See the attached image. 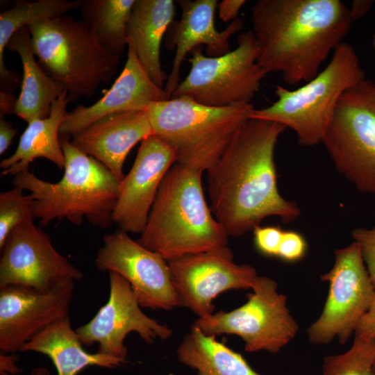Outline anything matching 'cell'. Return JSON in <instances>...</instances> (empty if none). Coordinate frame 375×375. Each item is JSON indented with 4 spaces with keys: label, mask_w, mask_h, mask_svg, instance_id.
<instances>
[{
    "label": "cell",
    "mask_w": 375,
    "mask_h": 375,
    "mask_svg": "<svg viewBox=\"0 0 375 375\" xmlns=\"http://www.w3.org/2000/svg\"><path fill=\"white\" fill-rule=\"evenodd\" d=\"M286 128L249 118L207 171L210 210L229 237L239 238L268 217L294 221L300 209L284 199L277 185L274 151Z\"/></svg>",
    "instance_id": "6da1fadb"
},
{
    "label": "cell",
    "mask_w": 375,
    "mask_h": 375,
    "mask_svg": "<svg viewBox=\"0 0 375 375\" xmlns=\"http://www.w3.org/2000/svg\"><path fill=\"white\" fill-rule=\"evenodd\" d=\"M251 22L258 64L291 85L318 74L353 23L349 8L340 0H258Z\"/></svg>",
    "instance_id": "7a4b0ae2"
},
{
    "label": "cell",
    "mask_w": 375,
    "mask_h": 375,
    "mask_svg": "<svg viewBox=\"0 0 375 375\" xmlns=\"http://www.w3.org/2000/svg\"><path fill=\"white\" fill-rule=\"evenodd\" d=\"M64 174L56 183L44 181L29 169L12 179L14 187L30 192L33 213L40 226L66 219L81 226L85 219L93 226L109 228L121 181L102 163L86 155L67 138L60 141Z\"/></svg>",
    "instance_id": "3957f363"
},
{
    "label": "cell",
    "mask_w": 375,
    "mask_h": 375,
    "mask_svg": "<svg viewBox=\"0 0 375 375\" xmlns=\"http://www.w3.org/2000/svg\"><path fill=\"white\" fill-rule=\"evenodd\" d=\"M201 172L175 163L159 187L138 242L167 261L228 244L203 192Z\"/></svg>",
    "instance_id": "277c9868"
},
{
    "label": "cell",
    "mask_w": 375,
    "mask_h": 375,
    "mask_svg": "<svg viewBox=\"0 0 375 375\" xmlns=\"http://www.w3.org/2000/svg\"><path fill=\"white\" fill-rule=\"evenodd\" d=\"M254 109L251 103L208 106L183 96L153 102L146 111L153 134L174 150L176 163L203 172L220 158Z\"/></svg>",
    "instance_id": "5b68a950"
},
{
    "label": "cell",
    "mask_w": 375,
    "mask_h": 375,
    "mask_svg": "<svg viewBox=\"0 0 375 375\" xmlns=\"http://www.w3.org/2000/svg\"><path fill=\"white\" fill-rule=\"evenodd\" d=\"M26 27L39 65L71 101L92 96L116 73L119 58L100 44L82 19L65 14Z\"/></svg>",
    "instance_id": "8992f818"
},
{
    "label": "cell",
    "mask_w": 375,
    "mask_h": 375,
    "mask_svg": "<svg viewBox=\"0 0 375 375\" xmlns=\"http://www.w3.org/2000/svg\"><path fill=\"white\" fill-rule=\"evenodd\" d=\"M364 79L354 48L344 42L317 76L294 90L277 85L276 101L268 107L255 108L250 118L292 129L302 146L317 145L322 142L341 97Z\"/></svg>",
    "instance_id": "52a82bcc"
},
{
    "label": "cell",
    "mask_w": 375,
    "mask_h": 375,
    "mask_svg": "<svg viewBox=\"0 0 375 375\" xmlns=\"http://www.w3.org/2000/svg\"><path fill=\"white\" fill-rule=\"evenodd\" d=\"M336 169L358 191L375 195V82L341 97L322 142Z\"/></svg>",
    "instance_id": "ba28073f"
},
{
    "label": "cell",
    "mask_w": 375,
    "mask_h": 375,
    "mask_svg": "<svg viewBox=\"0 0 375 375\" xmlns=\"http://www.w3.org/2000/svg\"><path fill=\"white\" fill-rule=\"evenodd\" d=\"M201 47L192 51L190 70L171 97L186 96L212 107L250 103L267 74L258 62L259 49L252 31L241 33L238 47L221 56H206Z\"/></svg>",
    "instance_id": "9c48e42d"
},
{
    "label": "cell",
    "mask_w": 375,
    "mask_h": 375,
    "mask_svg": "<svg viewBox=\"0 0 375 375\" xmlns=\"http://www.w3.org/2000/svg\"><path fill=\"white\" fill-rule=\"evenodd\" d=\"M251 289L247 301L239 308L199 317L192 326L208 335H238L247 352L278 353L294 338L299 326L274 279L258 276Z\"/></svg>",
    "instance_id": "30bf717a"
},
{
    "label": "cell",
    "mask_w": 375,
    "mask_h": 375,
    "mask_svg": "<svg viewBox=\"0 0 375 375\" xmlns=\"http://www.w3.org/2000/svg\"><path fill=\"white\" fill-rule=\"evenodd\" d=\"M334 253L333 267L321 276L329 285L323 310L307 330L312 344H328L335 338L344 344L354 333L375 292L357 242L338 249Z\"/></svg>",
    "instance_id": "8fae6325"
},
{
    "label": "cell",
    "mask_w": 375,
    "mask_h": 375,
    "mask_svg": "<svg viewBox=\"0 0 375 375\" xmlns=\"http://www.w3.org/2000/svg\"><path fill=\"white\" fill-rule=\"evenodd\" d=\"M167 262L181 306L189 308L199 317L213 313L212 301L220 293L252 288L258 277L253 266L235 263L227 246Z\"/></svg>",
    "instance_id": "7c38bea8"
},
{
    "label": "cell",
    "mask_w": 375,
    "mask_h": 375,
    "mask_svg": "<svg viewBox=\"0 0 375 375\" xmlns=\"http://www.w3.org/2000/svg\"><path fill=\"white\" fill-rule=\"evenodd\" d=\"M98 269L115 272L131 285L142 308L172 310L181 306L168 262L119 230L106 235L94 260Z\"/></svg>",
    "instance_id": "4fadbf2b"
},
{
    "label": "cell",
    "mask_w": 375,
    "mask_h": 375,
    "mask_svg": "<svg viewBox=\"0 0 375 375\" xmlns=\"http://www.w3.org/2000/svg\"><path fill=\"white\" fill-rule=\"evenodd\" d=\"M0 288L22 286L48 292L82 272L53 247L49 235L33 223L14 228L1 249Z\"/></svg>",
    "instance_id": "5bb4252c"
},
{
    "label": "cell",
    "mask_w": 375,
    "mask_h": 375,
    "mask_svg": "<svg viewBox=\"0 0 375 375\" xmlns=\"http://www.w3.org/2000/svg\"><path fill=\"white\" fill-rule=\"evenodd\" d=\"M109 273V297L94 317L78 327L76 332L83 345L98 344V352L126 359L124 340L135 332L147 344L166 340L172 331L166 325L148 317L140 306L129 283L115 272Z\"/></svg>",
    "instance_id": "9a60e30c"
},
{
    "label": "cell",
    "mask_w": 375,
    "mask_h": 375,
    "mask_svg": "<svg viewBox=\"0 0 375 375\" xmlns=\"http://www.w3.org/2000/svg\"><path fill=\"white\" fill-rule=\"evenodd\" d=\"M74 281L48 292L8 285L0 288V351L13 353L47 327L69 315Z\"/></svg>",
    "instance_id": "2e32d148"
},
{
    "label": "cell",
    "mask_w": 375,
    "mask_h": 375,
    "mask_svg": "<svg viewBox=\"0 0 375 375\" xmlns=\"http://www.w3.org/2000/svg\"><path fill=\"white\" fill-rule=\"evenodd\" d=\"M175 163L174 150L158 136L143 140L131 169L120 183L113 224L128 233L141 234L160 183Z\"/></svg>",
    "instance_id": "e0dca14e"
},
{
    "label": "cell",
    "mask_w": 375,
    "mask_h": 375,
    "mask_svg": "<svg viewBox=\"0 0 375 375\" xmlns=\"http://www.w3.org/2000/svg\"><path fill=\"white\" fill-rule=\"evenodd\" d=\"M168 99L164 89L154 83L134 52L128 49L124 67L110 90L94 104L79 105L68 112L60 133L73 135L106 115L146 110L151 103Z\"/></svg>",
    "instance_id": "ac0fdd59"
},
{
    "label": "cell",
    "mask_w": 375,
    "mask_h": 375,
    "mask_svg": "<svg viewBox=\"0 0 375 375\" xmlns=\"http://www.w3.org/2000/svg\"><path fill=\"white\" fill-rule=\"evenodd\" d=\"M182 9L180 20L171 25L172 46L176 53L164 90L169 99L179 84V74L186 55L194 49L206 45V52L210 57H218L230 51L229 38L244 26L237 18L223 31L215 26L217 0H182L178 1Z\"/></svg>",
    "instance_id": "d6986e66"
},
{
    "label": "cell",
    "mask_w": 375,
    "mask_h": 375,
    "mask_svg": "<svg viewBox=\"0 0 375 375\" xmlns=\"http://www.w3.org/2000/svg\"><path fill=\"white\" fill-rule=\"evenodd\" d=\"M146 110L112 114L74 134L72 144L105 165L120 181L123 166L132 148L153 135Z\"/></svg>",
    "instance_id": "ffe728a7"
},
{
    "label": "cell",
    "mask_w": 375,
    "mask_h": 375,
    "mask_svg": "<svg viewBox=\"0 0 375 375\" xmlns=\"http://www.w3.org/2000/svg\"><path fill=\"white\" fill-rule=\"evenodd\" d=\"M174 15L172 0H135L127 25L128 49L134 52L151 80L160 88L167 79L161 67L160 44L174 22Z\"/></svg>",
    "instance_id": "44dd1931"
},
{
    "label": "cell",
    "mask_w": 375,
    "mask_h": 375,
    "mask_svg": "<svg viewBox=\"0 0 375 375\" xmlns=\"http://www.w3.org/2000/svg\"><path fill=\"white\" fill-rule=\"evenodd\" d=\"M83 346L67 315L25 343L19 351L37 352L48 356L58 375H77L90 366L112 369L122 366L126 360L99 352L91 353Z\"/></svg>",
    "instance_id": "7402d4cb"
},
{
    "label": "cell",
    "mask_w": 375,
    "mask_h": 375,
    "mask_svg": "<svg viewBox=\"0 0 375 375\" xmlns=\"http://www.w3.org/2000/svg\"><path fill=\"white\" fill-rule=\"evenodd\" d=\"M71 101L67 92L52 104L50 115L28 124L15 151L0 164L2 176H15L29 169L35 159L44 158L64 169L65 156L59 140L60 128L67 117V106Z\"/></svg>",
    "instance_id": "603a6c76"
},
{
    "label": "cell",
    "mask_w": 375,
    "mask_h": 375,
    "mask_svg": "<svg viewBox=\"0 0 375 375\" xmlns=\"http://www.w3.org/2000/svg\"><path fill=\"white\" fill-rule=\"evenodd\" d=\"M6 47L18 53L23 67L21 92L14 114L28 124L47 117L53 103L67 91L36 62L27 27L16 32Z\"/></svg>",
    "instance_id": "cb8c5ba5"
},
{
    "label": "cell",
    "mask_w": 375,
    "mask_h": 375,
    "mask_svg": "<svg viewBox=\"0 0 375 375\" xmlns=\"http://www.w3.org/2000/svg\"><path fill=\"white\" fill-rule=\"evenodd\" d=\"M181 362L197 375H260L238 353L192 326L176 349Z\"/></svg>",
    "instance_id": "d4e9b609"
},
{
    "label": "cell",
    "mask_w": 375,
    "mask_h": 375,
    "mask_svg": "<svg viewBox=\"0 0 375 375\" xmlns=\"http://www.w3.org/2000/svg\"><path fill=\"white\" fill-rule=\"evenodd\" d=\"M83 1L38 0L19 1L0 14V80L1 88L8 89L19 83V76L8 70L4 51L10 39L30 24L60 17L81 8Z\"/></svg>",
    "instance_id": "484cf974"
},
{
    "label": "cell",
    "mask_w": 375,
    "mask_h": 375,
    "mask_svg": "<svg viewBox=\"0 0 375 375\" xmlns=\"http://www.w3.org/2000/svg\"><path fill=\"white\" fill-rule=\"evenodd\" d=\"M135 0L83 1L81 12L100 44L117 56L127 46L126 30Z\"/></svg>",
    "instance_id": "4316f807"
},
{
    "label": "cell",
    "mask_w": 375,
    "mask_h": 375,
    "mask_svg": "<svg viewBox=\"0 0 375 375\" xmlns=\"http://www.w3.org/2000/svg\"><path fill=\"white\" fill-rule=\"evenodd\" d=\"M375 340L354 335L350 349L324 358L322 375H375Z\"/></svg>",
    "instance_id": "83f0119b"
},
{
    "label": "cell",
    "mask_w": 375,
    "mask_h": 375,
    "mask_svg": "<svg viewBox=\"0 0 375 375\" xmlns=\"http://www.w3.org/2000/svg\"><path fill=\"white\" fill-rule=\"evenodd\" d=\"M33 199L14 187L0 193V250L11 231L23 224L33 223Z\"/></svg>",
    "instance_id": "f1b7e54d"
},
{
    "label": "cell",
    "mask_w": 375,
    "mask_h": 375,
    "mask_svg": "<svg viewBox=\"0 0 375 375\" xmlns=\"http://www.w3.org/2000/svg\"><path fill=\"white\" fill-rule=\"evenodd\" d=\"M353 240L358 243L370 279L375 288V226L356 228L352 231Z\"/></svg>",
    "instance_id": "f546056e"
},
{
    "label": "cell",
    "mask_w": 375,
    "mask_h": 375,
    "mask_svg": "<svg viewBox=\"0 0 375 375\" xmlns=\"http://www.w3.org/2000/svg\"><path fill=\"white\" fill-rule=\"evenodd\" d=\"M253 232L255 245L261 253L278 256L283 230L275 226H258Z\"/></svg>",
    "instance_id": "4dcf8cb0"
},
{
    "label": "cell",
    "mask_w": 375,
    "mask_h": 375,
    "mask_svg": "<svg viewBox=\"0 0 375 375\" xmlns=\"http://www.w3.org/2000/svg\"><path fill=\"white\" fill-rule=\"evenodd\" d=\"M306 249L302 235L294 231H283L278 257L287 262H295L304 256Z\"/></svg>",
    "instance_id": "1f68e13d"
},
{
    "label": "cell",
    "mask_w": 375,
    "mask_h": 375,
    "mask_svg": "<svg viewBox=\"0 0 375 375\" xmlns=\"http://www.w3.org/2000/svg\"><path fill=\"white\" fill-rule=\"evenodd\" d=\"M354 335L375 340V292L367 310L356 328Z\"/></svg>",
    "instance_id": "d6a6232c"
},
{
    "label": "cell",
    "mask_w": 375,
    "mask_h": 375,
    "mask_svg": "<svg viewBox=\"0 0 375 375\" xmlns=\"http://www.w3.org/2000/svg\"><path fill=\"white\" fill-rule=\"evenodd\" d=\"M247 1L244 0H223L219 4V17L224 22H233L241 8Z\"/></svg>",
    "instance_id": "836d02e7"
},
{
    "label": "cell",
    "mask_w": 375,
    "mask_h": 375,
    "mask_svg": "<svg viewBox=\"0 0 375 375\" xmlns=\"http://www.w3.org/2000/svg\"><path fill=\"white\" fill-rule=\"evenodd\" d=\"M17 130L12 124L1 116L0 120V155H2L10 146Z\"/></svg>",
    "instance_id": "e575fe53"
},
{
    "label": "cell",
    "mask_w": 375,
    "mask_h": 375,
    "mask_svg": "<svg viewBox=\"0 0 375 375\" xmlns=\"http://www.w3.org/2000/svg\"><path fill=\"white\" fill-rule=\"evenodd\" d=\"M374 4L370 0H356L353 1L349 8L352 21H356L365 16L371 10Z\"/></svg>",
    "instance_id": "d590c367"
},
{
    "label": "cell",
    "mask_w": 375,
    "mask_h": 375,
    "mask_svg": "<svg viewBox=\"0 0 375 375\" xmlns=\"http://www.w3.org/2000/svg\"><path fill=\"white\" fill-rule=\"evenodd\" d=\"M17 358L12 353L0 354V373H6L10 375H16L21 372V369L17 365Z\"/></svg>",
    "instance_id": "8d00e7d4"
},
{
    "label": "cell",
    "mask_w": 375,
    "mask_h": 375,
    "mask_svg": "<svg viewBox=\"0 0 375 375\" xmlns=\"http://www.w3.org/2000/svg\"><path fill=\"white\" fill-rule=\"evenodd\" d=\"M17 99L8 92H0L1 115L14 114Z\"/></svg>",
    "instance_id": "74e56055"
},
{
    "label": "cell",
    "mask_w": 375,
    "mask_h": 375,
    "mask_svg": "<svg viewBox=\"0 0 375 375\" xmlns=\"http://www.w3.org/2000/svg\"><path fill=\"white\" fill-rule=\"evenodd\" d=\"M0 375H10L6 373H0ZM29 375H51L49 369L45 367L40 366L35 367Z\"/></svg>",
    "instance_id": "f35d334b"
},
{
    "label": "cell",
    "mask_w": 375,
    "mask_h": 375,
    "mask_svg": "<svg viewBox=\"0 0 375 375\" xmlns=\"http://www.w3.org/2000/svg\"><path fill=\"white\" fill-rule=\"evenodd\" d=\"M372 44H373L374 49H375V34L373 35V38H372Z\"/></svg>",
    "instance_id": "ab89813d"
},
{
    "label": "cell",
    "mask_w": 375,
    "mask_h": 375,
    "mask_svg": "<svg viewBox=\"0 0 375 375\" xmlns=\"http://www.w3.org/2000/svg\"><path fill=\"white\" fill-rule=\"evenodd\" d=\"M374 373H375V362H374Z\"/></svg>",
    "instance_id": "60d3db41"
},
{
    "label": "cell",
    "mask_w": 375,
    "mask_h": 375,
    "mask_svg": "<svg viewBox=\"0 0 375 375\" xmlns=\"http://www.w3.org/2000/svg\"><path fill=\"white\" fill-rule=\"evenodd\" d=\"M374 82H375V81H374Z\"/></svg>",
    "instance_id": "b9f144b4"
}]
</instances>
